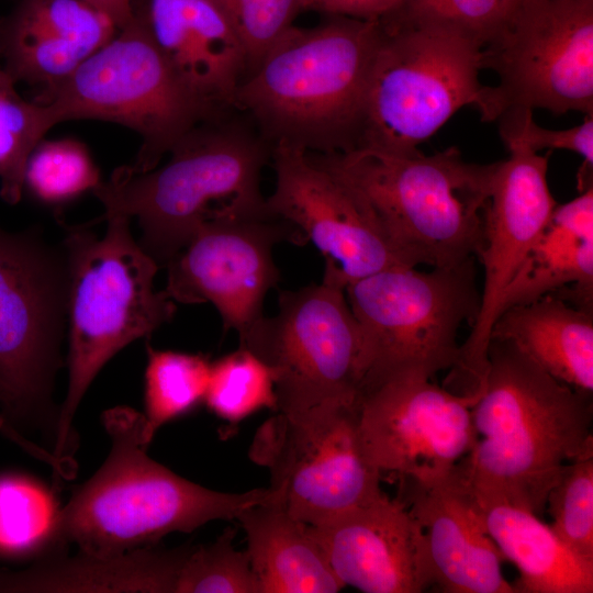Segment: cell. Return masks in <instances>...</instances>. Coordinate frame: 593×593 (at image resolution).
Here are the masks:
<instances>
[{
    "label": "cell",
    "instance_id": "33",
    "mask_svg": "<svg viewBox=\"0 0 593 593\" xmlns=\"http://www.w3.org/2000/svg\"><path fill=\"white\" fill-rule=\"evenodd\" d=\"M234 30L246 57V76L294 25L303 0H214ZM245 76V77H246ZM244 77V78H245Z\"/></svg>",
    "mask_w": 593,
    "mask_h": 593
},
{
    "label": "cell",
    "instance_id": "36",
    "mask_svg": "<svg viewBox=\"0 0 593 593\" xmlns=\"http://www.w3.org/2000/svg\"><path fill=\"white\" fill-rule=\"evenodd\" d=\"M503 18V0H404L396 13L382 21L448 27L484 47Z\"/></svg>",
    "mask_w": 593,
    "mask_h": 593
},
{
    "label": "cell",
    "instance_id": "13",
    "mask_svg": "<svg viewBox=\"0 0 593 593\" xmlns=\"http://www.w3.org/2000/svg\"><path fill=\"white\" fill-rule=\"evenodd\" d=\"M249 457L268 469L273 497L311 526L383 493L380 473L362 452L355 407L275 412L256 432Z\"/></svg>",
    "mask_w": 593,
    "mask_h": 593
},
{
    "label": "cell",
    "instance_id": "9",
    "mask_svg": "<svg viewBox=\"0 0 593 593\" xmlns=\"http://www.w3.org/2000/svg\"><path fill=\"white\" fill-rule=\"evenodd\" d=\"M381 23L357 148L410 154L462 107L479 108L483 45L448 27Z\"/></svg>",
    "mask_w": 593,
    "mask_h": 593
},
{
    "label": "cell",
    "instance_id": "31",
    "mask_svg": "<svg viewBox=\"0 0 593 593\" xmlns=\"http://www.w3.org/2000/svg\"><path fill=\"white\" fill-rule=\"evenodd\" d=\"M545 510L557 536L578 556L593 561V454L563 467Z\"/></svg>",
    "mask_w": 593,
    "mask_h": 593
},
{
    "label": "cell",
    "instance_id": "15",
    "mask_svg": "<svg viewBox=\"0 0 593 593\" xmlns=\"http://www.w3.org/2000/svg\"><path fill=\"white\" fill-rule=\"evenodd\" d=\"M496 161L491 194L483 212V236L478 253L484 283L480 309L460 345L457 365L444 387L462 395H478L488 371V347L507 287L557 205L547 181L548 157L511 150Z\"/></svg>",
    "mask_w": 593,
    "mask_h": 593
},
{
    "label": "cell",
    "instance_id": "19",
    "mask_svg": "<svg viewBox=\"0 0 593 593\" xmlns=\"http://www.w3.org/2000/svg\"><path fill=\"white\" fill-rule=\"evenodd\" d=\"M399 499L421 526L434 575L446 593H515L505 558L490 537L480 504L455 469L430 483L399 482Z\"/></svg>",
    "mask_w": 593,
    "mask_h": 593
},
{
    "label": "cell",
    "instance_id": "16",
    "mask_svg": "<svg viewBox=\"0 0 593 593\" xmlns=\"http://www.w3.org/2000/svg\"><path fill=\"white\" fill-rule=\"evenodd\" d=\"M307 243L303 233L273 214L203 223L167 262L164 289L182 304L211 303L224 331L244 335L262 316L264 300L280 281L277 244Z\"/></svg>",
    "mask_w": 593,
    "mask_h": 593
},
{
    "label": "cell",
    "instance_id": "21",
    "mask_svg": "<svg viewBox=\"0 0 593 593\" xmlns=\"http://www.w3.org/2000/svg\"><path fill=\"white\" fill-rule=\"evenodd\" d=\"M551 293L593 312L592 186L556 205L507 287L501 313Z\"/></svg>",
    "mask_w": 593,
    "mask_h": 593
},
{
    "label": "cell",
    "instance_id": "8",
    "mask_svg": "<svg viewBox=\"0 0 593 593\" xmlns=\"http://www.w3.org/2000/svg\"><path fill=\"white\" fill-rule=\"evenodd\" d=\"M345 292L361 335L360 383L390 376L432 379L452 369L459 329L472 326L481 300L474 257L430 271L387 268L350 282Z\"/></svg>",
    "mask_w": 593,
    "mask_h": 593
},
{
    "label": "cell",
    "instance_id": "12",
    "mask_svg": "<svg viewBox=\"0 0 593 593\" xmlns=\"http://www.w3.org/2000/svg\"><path fill=\"white\" fill-rule=\"evenodd\" d=\"M485 86L478 111L495 121L510 109L593 116V0H518L483 47Z\"/></svg>",
    "mask_w": 593,
    "mask_h": 593
},
{
    "label": "cell",
    "instance_id": "37",
    "mask_svg": "<svg viewBox=\"0 0 593 593\" xmlns=\"http://www.w3.org/2000/svg\"><path fill=\"white\" fill-rule=\"evenodd\" d=\"M404 0H303V10L326 15H339L360 20H384L396 13Z\"/></svg>",
    "mask_w": 593,
    "mask_h": 593
},
{
    "label": "cell",
    "instance_id": "1",
    "mask_svg": "<svg viewBox=\"0 0 593 593\" xmlns=\"http://www.w3.org/2000/svg\"><path fill=\"white\" fill-rule=\"evenodd\" d=\"M471 415L477 441L456 471L481 505L541 515L563 467L593 454L592 393L557 380L506 339H490Z\"/></svg>",
    "mask_w": 593,
    "mask_h": 593
},
{
    "label": "cell",
    "instance_id": "4",
    "mask_svg": "<svg viewBox=\"0 0 593 593\" xmlns=\"http://www.w3.org/2000/svg\"><path fill=\"white\" fill-rule=\"evenodd\" d=\"M102 423L110 452L59 511L53 544H75L81 553L111 557L154 546L170 533L236 518L271 495L269 488L210 490L153 460L146 454L144 416L131 407L105 411Z\"/></svg>",
    "mask_w": 593,
    "mask_h": 593
},
{
    "label": "cell",
    "instance_id": "30",
    "mask_svg": "<svg viewBox=\"0 0 593 593\" xmlns=\"http://www.w3.org/2000/svg\"><path fill=\"white\" fill-rule=\"evenodd\" d=\"M59 510L41 484L0 478V552L24 555L53 544Z\"/></svg>",
    "mask_w": 593,
    "mask_h": 593
},
{
    "label": "cell",
    "instance_id": "23",
    "mask_svg": "<svg viewBox=\"0 0 593 593\" xmlns=\"http://www.w3.org/2000/svg\"><path fill=\"white\" fill-rule=\"evenodd\" d=\"M236 519L245 532L261 593H335L345 588L311 526L292 516L272 492Z\"/></svg>",
    "mask_w": 593,
    "mask_h": 593
},
{
    "label": "cell",
    "instance_id": "7",
    "mask_svg": "<svg viewBox=\"0 0 593 593\" xmlns=\"http://www.w3.org/2000/svg\"><path fill=\"white\" fill-rule=\"evenodd\" d=\"M34 100L49 108L56 124L92 119L136 132L142 143L130 166L141 172L158 166L195 125L230 109L210 104L182 81L144 13H135L68 78Z\"/></svg>",
    "mask_w": 593,
    "mask_h": 593
},
{
    "label": "cell",
    "instance_id": "38",
    "mask_svg": "<svg viewBox=\"0 0 593 593\" xmlns=\"http://www.w3.org/2000/svg\"><path fill=\"white\" fill-rule=\"evenodd\" d=\"M109 16L121 29L134 18L132 0H83Z\"/></svg>",
    "mask_w": 593,
    "mask_h": 593
},
{
    "label": "cell",
    "instance_id": "40",
    "mask_svg": "<svg viewBox=\"0 0 593 593\" xmlns=\"http://www.w3.org/2000/svg\"><path fill=\"white\" fill-rule=\"evenodd\" d=\"M518 0H503L504 14L507 12Z\"/></svg>",
    "mask_w": 593,
    "mask_h": 593
},
{
    "label": "cell",
    "instance_id": "22",
    "mask_svg": "<svg viewBox=\"0 0 593 593\" xmlns=\"http://www.w3.org/2000/svg\"><path fill=\"white\" fill-rule=\"evenodd\" d=\"M182 560L180 547L154 546L111 557H54L23 571H0V592L176 593Z\"/></svg>",
    "mask_w": 593,
    "mask_h": 593
},
{
    "label": "cell",
    "instance_id": "5",
    "mask_svg": "<svg viewBox=\"0 0 593 593\" xmlns=\"http://www.w3.org/2000/svg\"><path fill=\"white\" fill-rule=\"evenodd\" d=\"M314 154L360 193L405 266L448 267L478 255L496 163L467 161L457 147Z\"/></svg>",
    "mask_w": 593,
    "mask_h": 593
},
{
    "label": "cell",
    "instance_id": "29",
    "mask_svg": "<svg viewBox=\"0 0 593 593\" xmlns=\"http://www.w3.org/2000/svg\"><path fill=\"white\" fill-rule=\"evenodd\" d=\"M204 403L230 423H238L264 407L275 411L271 371L253 353L238 347L212 362Z\"/></svg>",
    "mask_w": 593,
    "mask_h": 593
},
{
    "label": "cell",
    "instance_id": "26",
    "mask_svg": "<svg viewBox=\"0 0 593 593\" xmlns=\"http://www.w3.org/2000/svg\"><path fill=\"white\" fill-rule=\"evenodd\" d=\"M211 365L201 354L158 350L147 345L143 414L147 445L163 425L204 402Z\"/></svg>",
    "mask_w": 593,
    "mask_h": 593
},
{
    "label": "cell",
    "instance_id": "27",
    "mask_svg": "<svg viewBox=\"0 0 593 593\" xmlns=\"http://www.w3.org/2000/svg\"><path fill=\"white\" fill-rule=\"evenodd\" d=\"M0 65V197L16 204L24 188L27 159L56 123L49 108L23 99Z\"/></svg>",
    "mask_w": 593,
    "mask_h": 593
},
{
    "label": "cell",
    "instance_id": "34",
    "mask_svg": "<svg viewBox=\"0 0 593 593\" xmlns=\"http://www.w3.org/2000/svg\"><path fill=\"white\" fill-rule=\"evenodd\" d=\"M12 12L90 53L104 46L119 31L109 16L83 0H20Z\"/></svg>",
    "mask_w": 593,
    "mask_h": 593
},
{
    "label": "cell",
    "instance_id": "2",
    "mask_svg": "<svg viewBox=\"0 0 593 593\" xmlns=\"http://www.w3.org/2000/svg\"><path fill=\"white\" fill-rule=\"evenodd\" d=\"M272 146L235 108L199 123L148 171L116 168L92 191L111 215L135 217L138 240L158 266L167 262L205 222L271 213L260 178Z\"/></svg>",
    "mask_w": 593,
    "mask_h": 593
},
{
    "label": "cell",
    "instance_id": "6",
    "mask_svg": "<svg viewBox=\"0 0 593 593\" xmlns=\"http://www.w3.org/2000/svg\"><path fill=\"white\" fill-rule=\"evenodd\" d=\"M105 233L67 227L68 388L58 411L53 455L67 465L72 422L88 388L125 346L148 338L176 314V302L154 289L160 268L131 231L132 219L111 215Z\"/></svg>",
    "mask_w": 593,
    "mask_h": 593
},
{
    "label": "cell",
    "instance_id": "28",
    "mask_svg": "<svg viewBox=\"0 0 593 593\" xmlns=\"http://www.w3.org/2000/svg\"><path fill=\"white\" fill-rule=\"evenodd\" d=\"M100 171L87 147L74 138L42 139L31 153L24 187L41 203H69L101 182Z\"/></svg>",
    "mask_w": 593,
    "mask_h": 593
},
{
    "label": "cell",
    "instance_id": "39",
    "mask_svg": "<svg viewBox=\"0 0 593 593\" xmlns=\"http://www.w3.org/2000/svg\"><path fill=\"white\" fill-rule=\"evenodd\" d=\"M0 434L10 439L12 443L16 444L24 451L29 452L33 457L47 462L51 460V454L45 449L38 447L25 436H23L19 430L11 426L4 418L1 410V392H0Z\"/></svg>",
    "mask_w": 593,
    "mask_h": 593
},
{
    "label": "cell",
    "instance_id": "32",
    "mask_svg": "<svg viewBox=\"0 0 593 593\" xmlns=\"http://www.w3.org/2000/svg\"><path fill=\"white\" fill-rule=\"evenodd\" d=\"M234 537L227 528L211 544L191 546L178 593H261L249 557L235 548Z\"/></svg>",
    "mask_w": 593,
    "mask_h": 593
},
{
    "label": "cell",
    "instance_id": "3",
    "mask_svg": "<svg viewBox=\"0 0 593 593\" xmlns=\"http://www.w3.org/2000/svg\"><path fill=\"white\" fill-rule=\"evenodd\" d=\"M381 21L327 15L293 25L239 83L233 108L270 145L342 154L359 145Z\"/></svg>",
    "mask_w": 593,
    "mask_h": 593
},
{
    "label": "cell",
    "instance_id": "20",
    "mask_svg": "<svg viewBox=\"0 0 593 593\" xmlns=\"http://www.w3.org/2000/svg\"><path fill=\"white\" fill-rule=\"evenodd\" d=\"M144 15L182 81L210 104L233 108L246 76V57L219 4L214 0H149Z\"/></svg>",
    "mask_w": 593,
    "mask_h": 593
},
{
    "label": "cell",
    "instance_id": "18",
    "mask_svg": "<svg viewBox=\"0 0 593 593\" xmlns=\"http://www.w3.org/2000/svg\"><path fill=\"white\" fill-rule=\"evenodd\" d=\"M311 530L345 586L366 593L434 586L423 530L399 497L382 493Z\"/></svg>",
    "mask_w": 593,
    "mask_h": 593
},
{
    "label": "cell",
    "instance_id": "11",
    "mask_svg": "<svg viewBox=\"0 0 593 593\" xmlns=\"http://www.w3.org/2000/svg\"><path fill=\"white\" fill-rule=\"evenodd\" d=\"M338 268L325 260L323 279L279 294L276 315L262 316L239 347L258 357L275 382V412L355 407L361 379V335Z\"/></svg>",
    "mask_w": 593,
    "mask_h": 593
},
{
    "label": "cell",
    "instance_id": "14",
    "mask_svg": "<svg viewBox=\"0 0 593 593\" xmlns=\"http://www.w3.org/2000/svg\"><path fill=\"white\" fill-rule=\"evenodd\" d=\"M478 398L415 376L360 383L355 415L367 461L399 482L447 477L477 441L471 409Z\"/></svg>",
    "mask_w": 593,
    "mask_h": 593
},
{
    "label": "cell",
    "instance_id": "17",
    "mask_svg": "<svg viewBox=\"0 0 593 593\" xmlns=\"http://www.w3.org/2000/svg\"><path fill=\"white\" fill-rule=\"evenodd\" d=\"M275 190L268 211L312 242L349 284L377 271L405 266L389 245L360 193L314 153L275 145Z\"/></svg>",
    "mask_w": 593,
    "mask_h": 593
},
{
    "label": "cell",
    "instance_id": "24",
    "mask_svg": "<svg viewBox=\"0 0 593 593\" xmlns=\"http://www.w3.org/2000/svg\"><path fill=\"white\" fill-rule=\"evenodd\" d=\"M491 338L514 343L557 380L592 393L593 312L547 294L504 310Z\"/></svg>",
    "mask_w": 593,
    "mask_h": 593
},
{
    "label": "cell",
    "instance_id": "25",
    "mask_svg": "<svg viewBox=\"0 0 593 593\" xmlns=\"http://www.w3.org/2000/svg\"><path fill=\"white\" fill-rule=\"evenodd\" d=\"M480 506L490 537L518 570L515 593L593 592V561L573 552L538 515L506 503Z\"/></svg>",
    "mask_w": 593,
    "mask_h": 593
},
{
    "label": "cell",
    "instance_id": "35",
    "mask_svg": "<svg viewBox=\"0 0 593 593\" xmlns=\"http://www.w3.org/2000/svg\"><path fill=\"white\" fill-rule=\"evenodd\" d=\"M495 121L499 122L500 136L508 152L564 149L581 155L584 166L578 175L579 188L582 191L592 186L589 178L592 179L593 166V116H586L582 124L566 130L538 125L529 109L506 110Z\"/></svg>",
    "mask_w": 593,
    "mask_h": 593
},
{
    "label": "cell",
    "instance_id": "10",
    "mask_svg": "<svg viewBox=\"0 0 593 593\" xmlns=\"http://www.w3.org/2000/svg\"><path fill=\"white\" fill-rule=\"evenodd\" d=\"M67 307L63 244H49L36 228L12 233L0 227L1 410L19 432L47 423L53 414Z\"/></svg>",
    "mask_w": 593,
    "mask_h": 593
}]
</instances>
